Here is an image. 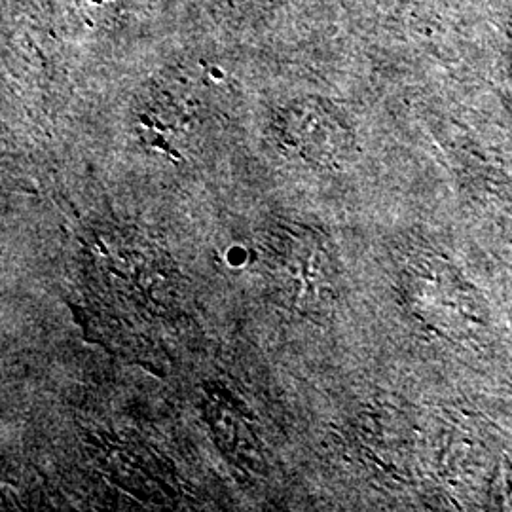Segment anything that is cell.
I'll return each mask as SVG.
<instances>
[{
	"label": "cell",
	"instance_id": "obj_1",
	"mask_svg": "<svg viewBox=\"0 0 512 512\" xmlns=\"http://www.w3.org/2000/svg\"><path fill=\"white\" fill-rule=\"evenodd\" d=\"M264 262L287 310L310 321L329 319L340 296V270L327 239L300 224L281 226L270 236Z\"/></svg>",
	"mask_w": 512,
	"mask_h": 512
},
{
	"label": "cell",
	"instance_id": "obj_2",
	"mask_svg": "<svg viewBox=\"0 0 512 512\" xmlns=\"http://www.w3.org/2000/svg\"><path fill=\"white\" fill-rule=\"evenodd\" d=\"M403 293L414 315L442 336H465L484 323L475 289L439 256H421L403 275Z\"/></svg>",
	"mask_w": 512,
	"mask_h": 512
}]
</instances>
